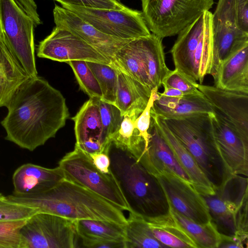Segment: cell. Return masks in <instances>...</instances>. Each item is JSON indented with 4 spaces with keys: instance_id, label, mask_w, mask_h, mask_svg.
Returning <instances> with one entry per match:
<instances>
[{
    "instance_id": "1f68e13d",
    "label": "cell",
    "mask_w": 248,
    "mask_h": 248,
    "mask_svg": "<svg viewBox=\"0 0 248 248\" xmlns=\"http://www.w3.org/2000/svg\"><path fill=\"white\" fill-rule=\"evenodd\" d=\"M213 22L229 23L248 32V0H218Z\"/></svg>"
},
{
    "instance_id": "44dd1931",
    "label": "cell",
    "mask_w": 248,
    "mask_h": 248,
    "mask_svg": "<svg viewBox=\"0 0 248 248\" xmlns=\"http://www.w3.org/2000/svg\"><path fill=\"white\" fill-rule=\"evenodd\" d=\"M151 111L164 118H180L213 113L214 110L202 92L171 97L163 95L158 91Z\"/></svg>"
},
{
    "instance_id": "603a6c76",
    "label": "cell",
    "mask_w": 248,
    "mask_h": 248,
    "mask_svg": "<svg viewBox=\"0 0 248 248\" xmlns=\"http://www.w3.org/2000/svg\"><path fill=\"white\" fill-rule=\"evenodd\" d=\"M118 71L116 97L114 104L123 116H128L135 121L147 106L152 90L132 77L118 70Z\"/></svg>"
},
{
    "instance_id": "d6a6232c",
    "label": "cell",
    "mask_w": 248,
    "mask_h": 248,
    "mask_svg": "<svg viewBox=\"0 0 248 248\" xmlns=\"http://www.w3.org/2000/svg\"><path fill=\"white\" fill-rule=\"evenodd\" d=\"M117 148L129 153L139 161L145 148V142L135 127L134 121L124 115L120 127L111 139Z\"/></svg>"
},
{
    "instance_id": "4fadbf2b",
    "label": "cell",
    "mask_w": 248,
    "mask_h": 248,
    "mask_svg": "<svg viewBox=\"0 0 248 248\" xmlns=\"http://www.w3.org/2000/svg\"><path fill=\"white\" fill-rule=\"evenodd\" d=\"M37 55L60 62L84 61L110 64L105 56L85 41L56 26L49 35L40 42Z\"/></svg>"
},
{
    "instance_id": "4316f807",
    "label": "cell",
    "mask_w": 248,
    "mask_h": 248,
    "mask_svg": "<svg viewBox=\"0 0 248 248\" xmlns=\"http://www.w3.org/2000/svg\"><path fill=\"white\" fill-rule=\"evenodd\" d=\"M29 78L0 40V108L7 107L17 90Z\"/></svg>"
},
{
    "instance_id": "f35d334b",
    "label": "cell",
    "mask_w": 248,
    "mask_h": 248,
    "mask_svg": "<svg viewBox=\"0 0 248 248\" xmlns=\"http://www.w3.org/2000/svg\"><path fill=\"white\" fill-rule=\"evenodd\" d=\"M198 84L188 78L178 70H170L163 79L162 85L164 88H172L178 89L186 94L198 93Z\"/></svg>"
},
{
    "instance_id": "836d02e7",
    "label": "cell",
    "mask_w": 248,
    "mask_h": 248,
    "mask_svg": "<svg viewBox=\"0 0 248 248\" xmlns=\"http://www.w3.org/2000/svg\"><path fill=\"white\" fill-rule=\"evenodd\" d=\"M100 85L102 100L114 104L116 97L118 83V70L111 64L86 62Z\"/></svg>"
},
{
    "instance_id": "9a60e30c",
    "label": "cell",
    "mask_w": 248,
    "mask_h": 248,
    "mask_svg": "<svg viewBox=\"0 0 248 248\" xmlns=\"http://www.w3.org/2000/svg\"><path fill=\"white\" fill-rule=\"evenodd\" d=\"M198 89L211 104L214 112L248 141V93L202 84H198Z\"/></svg>"
},
{
    "instance_id": "ac0fdd59",
    "label": "cell",
    "mask_w": 248,
    "mask_h": 248,
    "mask_svg": "<svg viewBox=\"0 0 248 248\" xmlns=\"http://www.w3.org/2000/svg\"><path fill=\"white\" fill-rule=\"evenodd\" d=\"M151 117L176 160L188 175L196 189L201 194H214L215 190L214 186L192 155L170 130L163 118L151 111Z\"/></svg>"
},
{
    "instance_id": "cb8c5ba5",
    "label": "cell",
    "mask_w": 248,
    "mask_h": 248,
    "mask_svg": "<svg viewBox=\"0 0 248 248\" xmlns=\"http://www.w3.org/2000/svg\"><path fill=\"white\" fill-rule=\"evenodd\" d=\"M80 247L105 248L108 241L125 243V225L98 219L75 221Z\"/></svg>"
},
{
    "instance_id": "ffe728a7",
    "label": "cell",
    "mask_w": 248,
    "mask_h": 248,
    "mask_svg": "<svg viewBox=\"0 0 248 248\" xmlns=\"http://www.w3.org/2000/svg\"><path fill=\"white\" fill-rule=\"evenodd\" d=\"M148 132L150 139L147 151L139 161L154 175L160 172L172 173L192 183L188 175L176 160L151 118Z\"/></svg>"
},
{
    "instance_id": "8992f818",
    "label": "cell",
    "mask_w": 248,
    "mask_h": 248,
    "mask_svg": "<svg viewBox=\"0 0 248 248\" xmlns=\"http://www.w3.org/2000/svg\"><path fill=\"white\" fill-rule=\"evenodd\" d=\"M170 53L175 69L193 81L202 84L212 75L214 66L213 15L204 12L178 34Z\"/></svg>"
},
{
    "instance_id": "4dcf8cb0",
    "label": "cell",
    "mask_w": 248,
    "mask_h": 248,
    "mask_svg": "<svg viewBox=\"0 0 248 248\" xmlns=\"http://www.w3.org/2000/svg\"><path fill=\"white\" fill-rule=\"evenodd\" d=\"M170 208V214L192 238L198 248H218L220 234L211 221L204 224L198 223Z\"/></svg>"
},
{
    "instance_id": "8d00e7d4",
    "label": "cell",
    "mask_w": 248,
    "mask_h": 248,
    "mask_svg": "<svg viewBox=\"0 0 248 248\" xmlns=\"http://www.w3.org/2000/svg\"><path fill=\"white\" fill-rule=\"evenodd\" d=\"M95 99L99 108L104 137L108 142L111 143V139L119 129L124 116L114 104Z\"/></svg>"
},
{
    "instance_id": "e575fe53",
    "label": "cell",
    "mask_w": 248,
    "mask_h": 248,
    "mask_svg": "<svg viewBox=\"0 0 248 248\" xmlns=\"http://www.w3.org/2000/svg\"><path fill=\"white\" fill-rule=\"evenodd\" d=\"M67 63L72 68L80 88L90 98L102 99V91L94 74L86 61H71Z\"/></svg>"
},
{
    "instance_id": "d4e9b609",
    "label": "cell",
    "mask_w": 248,
    "mask_h": 248,
    "mask_svg": "<svg viewBox=\"0 0 248 248\" xmlns=\"http://www.w3.org/2000/svg\"><path fill=\"white\" fill-rule=\"evenodd\" d=\"M135 40L153 88L159 89L170 71L165 62L162 39L151 33Z\"/></svg>"
},
{
    "instance_id": "74e56055",
    "label": "cell",
    "mask_w": 248,
    "mask_h": 248,
    "mask_svg": "<svg viewBox=\"0 0 248 248\" xmlns=\"http://www.w3.org/2000/svg\"><path fill=\"white\" fill-rule=\"evenodd\" d=\"M26 221L0 222V248H22L20 230Z\"/></svg>"
},
{
    "instance_id": "3957f363",
    "label": "cell",
    "mask_w": 248,
    "mask_h": 248,
    "mask_svg": "<svg viewBox=\"0 0 248 248\" xmlns=\"http://www.w3.org/2000/svg\"><path fill=\"white\" fill-rule=\"evenodd\" d=\"M109 156L111 171L119 184L130 213L143 218L170 213L168 201L157 178L136 157L112 143Z\"/></svg>"
},
{
    "instance_id": "30bf717a",
    "label": "cell",
    "mask_w": 248,
    "mask_h": 248,
    "mask_svg": "<svg viewBox=\"0 0 248 248\" xmlns=\"http://www.w3.org/2000/svg\"><path fill=\"white\" fill-rule=\"evenodd\" d=\"M22 248L79 247L75 221L50 213L38 212L20 230Z\"/></svg>"
},
{
    "instance_id": "f6af8a7d",
    "label": "cell",
    "mask_w": 248,
    "mask_h": 248,
    "mask_svg": "<svg viewBox=\"0 0 248 248\" xmlns=\"http://www.w3.org/2000/svg\"><path fill=\"white\" fill-rule=\"evenodd\" d=\"M0 40H2V31H1L0 24Z\"/></svg>"
},
{
    "instance_id": "2e32d148",
    "label": "cell",
    "mask_w": 248,
    "mask_h": 248,
    "mask_svg": "<svg viewBox=\"0 0 248 248\" xmlns=\"http://www.w3.org/2000/svg\"><path fill=\"white\" fill-rule=\"evenodd\" d=\"M221 155L232 174L248 175V141L216 112L209 113Z\"/></svg>"
},
{
    "instance_id": "6da1fadb",
    "label": "cell",
    "mask_w": 248,
    "mask_h": 248,
    "mask_svg": "<svg viewBox=\"0 0 248 248\" xmlns=\"http://www.w3.org/2000/svg\"><path fill=\"white\" fill-rule=\"evenodd\" d=\"M0 124L5 140L33 151L54 138L69 113L64 97L44 78H29L16 92Z\"/></svg>"
},
{
    "instance_id": "ba28073f",
    "label": "cell",
    "mask_w": 248,
    "mask_h": 248,
    "mask_svg": "<svg viewBox=\"0 0 248 248\" xmlns=\"http://www.w3.org/2000/svg\"><path fill=\"white\" fill-rule=\"evenodd\" d=\"M142 13L149 31L163 39L178 34L204 12L214 0H141Z\"/></svg>"
},
{
    "instance_id": "f1b7e54d",
    "label": "cell",
    "mask_w": 248,
    "mask_h": 248,
    "mask_svg": "<svg viewBox=\"0 0 248 248\" xmlns=\"http://www.w3.org/2000/svg\"><path fill=\"white\" fill-rule=\"evenodd\" d=\"M110 64L151 90L153 89L135 39L130 40L117 52Z\"/></svg>"
},
{
    "instance_id": "277c9868",
    "label": "cell",
    "mask_w": 248,
    "mask_h": 248,
    "mask_svg": "<svg viewBox=\"0 0 248 248\" xmlns=\"http://www.w3.org/2000/svg\"><path fill=\"white\" fill-rule=\"evenodd\" d=\"M163 119L215 188L222 185L232 175L219 152L209 113Z\"/></svg>"
},
{
    "instance_id": "ab89813d",
    "label": "cell",
    "mask_w": 248,
    "mask_h": 248,
    "mask_svg": "<svg viewBox=\"0 0 248 248\" xmlns=\"http://www.w3.org/2000/svg\"><path fill=\"white\" fill-rule=\"evenodd\" d=\"M158 91V89L157 88L152 90L147 106L134 121L135 127L138 130L140 135L143 138L145 142V148L143 154L147 151L148 148L150 139L148 130L151 123V109Z\"/></svg>"
},
{
    "instance_id": "8fae6325",
    "label": "cell",
    "mask_w": 248,
    "mask_h": 248,
    "mask_svg": "<svg viewBox=\"0 0 248 248\" xmlns=\"http://www.w3.org/2000/svg\"><path fill=\"white\" fill-rule=\"evenodd\" d=\"M100 32L114 37L132 40L151 33L141 11L127 7L112 10L62 4Z\"/></svg>"
},
{
    "instance_id": "83f0119b",
    "label": "cell",
    "mask_w": 248,
    "mask_h": 248,
    "mask_svg": "<svg viewBox=\"0 0 248 248\" xmlns=\"http://www.w3.org/2000/svg\"><path fill=\"white\" fill-rule=\"evenodd\" d=\"M144 219L155 238L167 248H198L170 212L166 215Z\"/></svg>"
},
{
    "instance_id": "ee69618b",
    "label": "cell",
    "mask_w": 248,
    "mask_h": 248,
    "mask_svg": "<svg viewBox=\"0 0 248 248\" xmlns=\"http://www.w3.org/2000/svg\"><path fill=\"white\" fill-rule=\"evenodd\" d=\"M160 93L165 96L171 97H182L186 95L189 94H186L178 89L172 88H164V92Z\"/></svg>"
},
{
    "instance_id": "484cf974",
    "label": "cell",
    "mask_w": 248,
    "mask_h": 248,
    "mask_svg": "<svg viewBox=\"0 0 248 248\" xmlns=\"http://www.w3.org/2000/svg\"><path fill=\"white\" fill-rule=\"evenodd\" d=\"M213 31L214 66L212 75L220 63L248 44V32L229 23L213 22Z\"/></svg>"
},
{
    "instance_id": "9c48e42d",
    "label": "cell",
    "mask_w": 248,
    "mask_h": 248,
    "mask_svg": "<svg viewBox=\"0 0 248 248\" xmlns=\"http://www.w3.org/2000/svg\"><path fill=\"white\" fill-rule=\"evenodd\" d=\"M64 178L96 193L123 211L130 212L119 184L111 171L105 173L98 170L89 154L78 146L59 162Z\"/></svg>"
},
{
    "instance_id": "d590c367",
    "label": "cell",
    "mask_w": 248,
    "mask_h": 248,
    "mask_svg": "<svg viewBox=\"0 0 248 248\" xmlns=\"http://www.w3.org/2000/svg\"><path fill=\"white\" fill-rule=\"evenodd\" d=\"M38 212L37 208L14 201L0 193V222L27 220Z\"/></svg>"
},
{
    "instance_id": "7402d4cb",
    "label": "cell",
    "mask_w": 248,
    "mask_h": 248,
    "mask_svg": "<svg viewBox=\"0 0 248 248\" xmlns=\"http://www.w3.org/2000/svg\"><path fill=\"white\" fill-rule=\"evenodd\" d=\"M212 76L216 87L248 93V44L220 63Z\"/></svg>"
},
{
    "instance_id": "5b68a950",
    "label": "cell",
    "mask_w": 248,
    "mask_h": 248,
    "mask_svg": "<svg viewBox=\"0 0 248 248\" xmlns=\"http://www.w3.org/2000/svg\"><path fill=\"white\" fill-rule=\"evenodd\" d=\"M41 23L34 0H0L2 41L30 78L38 76L34 29Z\"/></svg>"
},
{
    "instance_id": "e0dca14e",
    "label": "cell",
    "mask_w": 248,
    "mask_h": 248,
    "mask_svg": "<svg viewBox=\"0 0 248 248\" xmlns=\"http://www.w3.org/2000/svg\"><path fill=\"white\" fill-rule=\"evenodd\" d=\"M75 123V145L88 154L105 152L109 154L111 143L103 135L98 106L95 98H90L72 118Z\"/></svg>"
},
{
    "instance_id": "7a4b0ae2",
    "label": "cell",
    "mask_w": 248,
    "mask_h": 248,
    "mask_svg": "<svg viewBox=\"0 0 248 248\" xmlns=\"http://www.w3.org/2000/svg\"><path fill=\"white\" fill-rule=\"evenodd\" d=\"M8 197L15 202L38 208L44 212L72 220L98 219L125 225L124 211L88 189L64 178L39 194Z\"/></svg>"
},
{
    "instance_id": "5bb4252c",
    "label": "cell",
    "mask_w": 248,
    "mask_h": 248,
    "mask_svg": "<svg viewBox=\"0 0 248 248\" xmlns=\"http://www.w3.org/2000/svg\"><path fill=\"white\" fill-rule=\"evenodd\" d=\"M56 26L77 35L105 56L110 63L117 52L131 40L106 35L74 12L55 4L53 10Z\"/></svg>"
},
{
    "instance_id": "60d3db41",
    "label": "cell",
    "mask_w": 248,
    "mask_h": 248,
    "mask_svg": "<svg viewBox=\"0 0 248 248\" xmlns=\"http://www.w3.org/2000/svg\"><path fill=\"white\" fill-rule=\"evenodd\" d=\"M62 4L112 10H123L127 7L118 0H54Z\"/></svg>"
},
{
    "instance_id": "52a82bcc",
    "label": "cell",
    "mask_w": 248,
    "mask_h": 248,
    "mask_svg": "<svg viewBox=\"0 0 248 248\" xmlns=\"http://www.w3.org/2000/svg\"><path fill=\"white\" fill-rule=\"evenodd\" d=\"M248 176L232 174L213 194H201L211 222L221 235L232 236L248 228Z\"/></svg>"
},
{
    "instance_id": "bcb514c9",
    "label": "cell",
    "mask_w": 248,
    "mask_h": 248,
    "mask_svg": "<svg viewBox=\"0 0 248 248\" xmlns=\"http://www.w3.org/2000/svg\"><path fill=\"white\" fill-rule=\"evenodd\" d=\"M118 0L120 1V0Z\"/></svg>"
},
{
    "instance_id": "7bdbcfd3",
    "label": "cell",
    "mask_w": 248,
    "mask_h": 248,
    "mask_svg": "<svg viewBox=\"0 0 248 248\" xmlns=\"http://www.w3.org/2000/svg\"><path fill=\"white\" fill-rule=\"evenodd\" d=\"M89 155L95 167L100 171L105 173H108L111 171L110 159L108 153H95Z\"/></svg>"
},
{
    "instance_id": "d6986e66",
    "label": "cell",
    "mask_w": 248,
    "mask_h": 248,
    "mask_svg": "<svg viewBox=\"0 0 248 248\" xmlns=\"http://www.w3.org/2000/svg\"><path fill=\"white\" fill-rule=\"evenodd\" d=\"M64 178L63 172L58 166L47 168L31 163L24 164L13 173L12 193L19 195L39 194Z\"/></svg>"
},
{
    "instance_id": "f546056e",
    "label": "cell",
    "mask_w": 248,
    "mask_h": 248,
    "mask_svg": "<svg viewBox=\"0 0 248 248\" xmlns=\"http://www.w3.org/2000/svg\"><path fill=\"white\" fill-rule=\"evenodd\" d=\"M125 225V248H167L154 236L146 221L129 212Z\"/></svg>"
},
{
    "instance_id": "7c38bea8",
    "label": "cell",
    "mask_w": 248,
    "mask_h": 248,
    "mask_svg": "<svg viewBox=\"0 0 248 248\" xmlns=\"http://www.w3.org/2000/svg\"><path fill=\"white\" fill-rule=\"evenodd\" d=\"M155 176L172 209L198 223L211 221L206 203L191 183L172 173L160 172Z\"/></svg>"
},
{
    "instance_id": "b9f144b4",
    "label": "cell",
    "mask_w": 248,
    "mask_h": 248,
    "mask_svg": "<svg viewBox=\"0 0 248 248\" xmlns=\"http://www.w3.org/2000/svg\"><path fill=\"white\" fill-rule=\"evenodd\" d=\"M248 235L236 233L229 236L220 234V240L218 248H247Z\"/></svg>"
}]
</instances>
